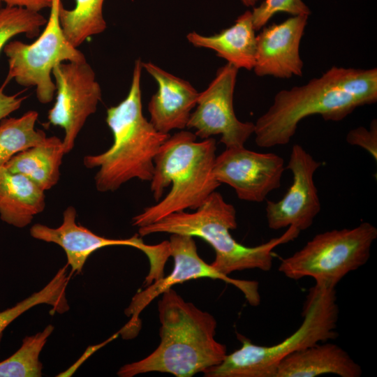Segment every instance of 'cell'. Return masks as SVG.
Masks as SVG:
<instances>
[{
    "mask_svg": "<svg viewBox=\"0 0 377 377\" xmlns=\"http://www.w3.org/2000/svg\"><path fill=\"white\" fill-rule=\"evenodd\" d=\"M238 68L227 63L218 69L207 88L199 94L195 110L187 124L201 139L221 135L226 148L244 147L254 133V124L237 119L233 96Z\"/></svg>",
    "mask_w": 377,
    "mask_h": 377,
    "instance_id": "8fae6325",
    "label": "cell"
},
{
    "mask_svg": "<svg viewBox=\"0 0 377 377\" xmlns=\"http://www.w3.org/2000/svg\"><path fill=\"white\" fill-rule=\"evenodd\" d=\"M321 163L301 145L293 146L286 169L293 174V183L277 202L267 201L268 227L279 230L293 226L298 230L308 229L319 214L321 205L313 176Z\"/></svg>",
    "mask_w": 377,
    "mask_h": 377,
    "instance_id": "4fadbf2b",
    "label": "cell"
},
{
    "mask_svg": "<svg viewBox=\"0 0 377 377\" xmlns=\"http://www.w3.org/2000/svg\"><path fill=\"white\" fill-rule=\"evenodd\" d=\"M283 12L294 15H311V10L302 0H264L251 11L256 31L261 29L276 13Z\"/></svg>",
    "mask_w": 377,
    "mask_h": 377,
    "instance_id": "4316f807",
    "label": "cell"
},
{
    "mask_svg": "<svg viewBox=\"0 0 377 377\" xmlns=\"http://www.w3.org/2000/svg\"><path fill=\"white\" fill-rule=\"evenodd\" d=\"M341 81L343 91L360 105L377 101V69H356L341 67Z\"/></svg>",
    "mask_w": 377,
    "mask_h": 377,
    "instance_id": "484cf974",
    "label": "cell"
},
{
    "mask_svg": "<svg viewBox=\"0 0 377 377\" xmlns=\"http://www.w3.org/2000/svg\"><path fill=\"white\" fill-rule=\"evenodd\" d=\"M44 191L29 178L0 167V219L22 228L45 207Z\"/></svg>",
    "mask_w": 377,
    "mask_h": 377,
    "instance_id": "d6986e66",
    "label": "cell"
},
{
    "mask_svg": "<svg viewBox=\"0 0 377 377\" xmlns=\"http://www.w3.org/2000/svg\"><path fill=\"white\" fill-rule=\"evenodd\" d=\"M285 169L281 156L251 151L244 146L226 148L216 156L213 172L216 181L231 186L239 199L261 202L281 186Z\"/></svg>",
    "mask_w": 377,
    "mask_h": 377,
    "instance_id": "7c38bea8",
    "label": "cell"
},
{
    "mask_svg": "<svg viewBox=\"0 0 377 377\" xmlns=\"http://www.w3.org/2000/svg\"><path fill=\"white\" fill-rule=\"evenodd\" d=\"M376 238L377 228L369 222L321 232L283 259L278 269L290 279L311 277L316 283L335 288L344 276L367 263Z\"/></svg>",
    "mask_w": 377,
    "mask_h": 377,
    "instance_id": "52a82bcc",
    "label": "cell"
},
{
    "mask_svg": "<svg viewBox=\"0 0 377 377\" xmlns=\"http://www.w3.org/2000/svg\"><path fill=\"white\" fill-rule=\"evenodd\" d=\"M338 316L335 288L316 283L306 295L303 321L293 334L269 346L253 344L238 334L242 346L202 374L205 377H274L279 364L285 357L316 343L334 339L338 335Z\"/></svg>",
    "mask_w": 377,
    "mask_h": 377,
    "instance_id": "5b68a950",
    "label": "cell"
},
{
    "mask_svg": "<svg viewBox=\"0 0 377 377\" xmlns=\"http://www.w3.org/2000/svg\"><path fill=\"white\" fill-rule=\"evenodd\" d=\"M242 3L247 7H252L256 5L258 0H241Z\"/></svg>",
    "mask_w": 377,
    "mask_h": 377,
    "instance_id": "4dcf8cb0",
    "label": "cell"
},
{
    "mask_svg": "<svg viewBox=\"0 0 377 377\" xmlns=\"http://www.w3.org/2000/svg\"><path fill=\"white\" fill-rule=\"evenodd\" d=\"M56 101L48 111L49 124L64 131L65 153L74 147L76 138L101 99V89L87 59L66 61L52 70Z\"/></svg>",
    "mask_w": 377,
    "mask_h": 377,
    "instance_id": "30bf717a",
    "label": "cell"
},
{
    "mask_svg": "<svg viewBox=\"0 0 377 377\" xmlns=\"http://www.w3.org/2000/svg\"><path fill=\"white\" fill-rule=\"evenodd\" d=\"M346 141L351 145L360 147L367 151L377 161V121L373 119L369 130L359 126L350 130L346 135Z\"/></svg>",
    "mask_w": 377,
    "mask_h": 377,
    "instance_id": "83f0119b",
    "label": "cell"
},
{
    "mask_svg": "<svg viewBox=\"0 0 377 377\" xmlns=\"http://www.w3.org/2000/svg\"><path fill=\"white\" fill-rule=\"evenodd\" d=\"M168 242L174 267L168 276L154 281L133 297L124 311L130 320L119 332L123 339H133L138 334L141 328L140 314L153 300L173 286L187 281L200 278L219 279L238 288L251 305L260 304L258 282L236 279L219 272L200 257L193 237L171 234Z\"/></svg>",
    "mask_w": 377,
    "mask_h": 377,
    "instance_id": "9c48e42d",
    "label": "cell"
},
{
    "mask_svg": "<svg viewBox=\"0 0 377 377\" xmlns=\"http://www.w3.org/2000/svg\"><path fill=\"white\" fill-rule=\"evenodd\" d=\"M1 1L7 6L23 7L38 12L50 8L52 4V0H1Z\"/></svg>",
    "mask_w": 377,
    "mask_h": 377,
    "instance_id": "f546056e",
    "label": "cell"
},
{
    "mask_svg": "<svg viewBox=\"0 0 377 377\" xmlns=\"http://www.w3.org/2000/svg\"><path fill=\"white\" fill-rule=\"evenodd\" d=\"M325 374L360 377L362 369L341 347L325 342L285 357L279 364L274 377H316Z\"/></svg>",
    "mask_w": 377,
    "mask_h": 377,
    "instance_id": "e0dca14e",
    "label": "cell"
},
{
    "mask_svg": "<svg viewBox=\"0 0 377 377\" xmlns=\"http://www.w3.org/2000/svg\"><path fill=\"white\" fill-rule=\"evenodd\" d=\"M142 68L158 83L148 104L149 121L163 133L186 128L200 93L186 80L151 62H142Z\"/></svg>",
    "mask_w": 377,
    "mask_h": 377,
    "instance_id": "2e32d148",
    "label": "cell"
},
{
    "mask_svg": "<svg viewBox=\"0 0 377 377\" xmlns=\"http://www.w3.org/2000/svg\"><path fill=\"white\" fill-rule=\"evenodd\" d=\"M38 113L29 110L17 118H4L0 121V167L17 153L44 142L45 132L36 128Z\"/></svg>",
    "mask_w": 377,
    "mask_h": 377,
    "instance_id": "603a6c76",
    "label": "cell"
},
{
    "mask_svg": "<svg viewBox=\"0 0 377 377\" xmlns=\"http://www.w3.org/2000/svg\"><path fill=\"white\" fill-rule=\"evenodd\" d=\"M8 81L6 80L0 87V121L13 112L17 110L22 105L26 96H20V93L8 95L4 92L5 87Z\"/></svg>",
    "mask_w": 377,
    "mask_h": 377,
    "instance_id": "f1b7e54d",
    "label": "cell"
},
{
    "mask_svg": "<svg viewBox=\"0 0 377 377\" xmlns=\"http://www.w3.org/2000/svg\"><path fill=\"white\" fill-rule=\"evenodd\" d=\"M72 273H68V265L60 268L55 276L41 290L33 293L15 305L0 311V344L5 329L27 310L38 304L51 306L52 313H64L70 306L66 289Z\"/></svg>",
    "mask_w": 377,
    "mask_h": 377,
    "instance_id": "7402d4cb",
    "label": "cell"
},
{
    "mask_svg": "<svg viewBox=\"0 0 377 377\" xmlns=\"http://www.w3.org/2000/svg\"><path fill=\"white\" fill-rule=\"evenodd\" d=\"M65 154L62 140L57 136L47 137L42 143L15 154L5 167L13 172L24 175L45 191L59 182Z\"/></svg>",
    "mask_w": 377,
    "mask_h": 377,
    "instance_id": "ffe728a7",
    "label": "cell"
},
{
    "mask_svg": "<svg viewBox=\"0 0 377 377\" xmlns=\"http://www.w3.org/2000/svg\"><path fill=\"white\" fill-rule=\"evenodd\" d=\"M2 6V2L0 0V6Z\"/></svg>",
    "mask_w": 377,
    "mask_h": 377,
    "instance_id": "1f68e13d",
    "label": "cell"
},
{
    "mask_svg": "<svg viewBox=\"0 0 377 377\" xmlns=\"http://www.w3.org/2000/svg\"><path fill=\"white\" fill-rule=\"evenodd\" d=\"M142 62L138 59L128 95L107 110L106 123L112 133V145L101 154L84 157L86 168H98L94 180L100 192L114 191L135 178L151 181L154 158L170 137L169 133L158 131L142 114Z\"/></svg>",
    "mask_w": 377,
    "mask_h": 377,
    "instance_id": "3957f363",
    "label": "cell"
},
{
    "mask_svg": "<svg viewBox=\"0 0 377 377\" xmlns=\"http://www.w3.org/2000/svg\"><path fill=\"white\" fill-rule=\"evenodd\" d=\"M186 38L196 47L214 50L218 57L238 69L251 71L254 67L256 35L250 10L239 15L231 27L215 35L202 36L192 31Z\"/></svg>",
    "mask_w": 377,
    "mask_h": 377,
    "instance_id": "ac0fdd59",
    "label": "cell"
},
{
    "mask_svg": "<svg viewBox=\"0 0 377 377\" xmlns=\"http://www.w3.org/2000/svg\"><path fill=\"white\" fill-rule=\"evenodd\" d=\"M53 331L54 326L48 325L43 331L24 337L20 348L0 362V377L41 376L40 353Z\"/></svg>",
    "mask_w": 377,
    "mask_h": 377,
    "instance_id": "cb8c5ba5",
    "label": "cell"
},
{
    "mask_svg": "<svg viewBox=\"0 0 377 377\" xmlns=\"http://www.w3.org/2000/svg\"><path fill=\"white\" fill-rule=\"evenodd\" d=\"M161 295L160 343L145 358L122 366L119 376L156 371L191 377L219 364L228 354L226 345L215 339L217 322L211 313L185 301L172 288Z\"/></svg>",
    "mask_w": 377,
    "mask_h": 377,
    "instance_id": "6da1fadb",
    "label": "cell"
},
{
    "mask_svg": "<svg viewBox=\"0 0 377 377\" xmlns=\"http://www.w3.org/2000/svg\"><path fill=\"white\" fill-rule=\"evenodd\" d=\"M61 0H52L50 15L42 34L31 44L10 40L4 47L8 63L6 80L34 87L38 101L50 103L56 93L52 70L66 61L86 59L83 53L65 36L59 21Z\"/></svg>",
    "mask_w": 377,
    "mask_h": 377,
    "instance_id": "ba28073f",
    "label": "cell"
},
{
    "mask_svg": "<svg viewBox=\"0 0 377 377\" xmlns=\"http://www.w3.org/2000/svg\"><path fill=\"white\" fill-rule=\"evenodd\" d=\"M105 0H75L72 9L61 4L59 21L68 40L78 47L89 37L103 32L107 27L103 17Z\"/></svg>",
    "mask_w": 377,
    "mask_h": 377,
    "instance_id": "44dd1931",
    "label": "cell"
},
{
    "mask_svg": "<svg viewBox=\"0 0 377 377\" xmlns=\"http://www.w3.org/2000/svg\"><path fill=\"white\" fill-rule=\"evenodd\" d=\"M196 138L192 132L181 131L161 145L150 181L157 203L133 216V226H145L187 209L195 210L220 186L213 172L216 140L198 142Z\"/></svg>",
    "mask_w": 377,
    "mask_h": 377,
    "instance_id": "7a4b0ae2",
    "label": "cell"
},
{
    "mask_svg": "<svg viewBox=\"0 0 377 377\" xmlns=\"http://www.w3.org/2000/svg\"><path fill=\"white\" fill-rule=\"evenodd\" d=\"M47 19L40 12L23 7L0 6V54L6 45L17 35L37 36Z\"/></svg>",
    "mask_w": 377,
    "mask_h": 377,
    "instance_id": "d4e9b609",
    "label": "cell"
},
{
    "mask_svg": "<svg viewBox=\"0 0 377 377\" xmlns=\"http://www.w3.org/2000/svg\"><path fill=\"white\" fill-rule=\"evenodd\" d=\"M77 212L68 206L63 212V221L57 228L36 223L30 228L34 239L60 246L66 253L71 273L80 274L89 256L103 247L128 246L143 252L147 248L138 234L128 239H110L99 236L76 222Z\"/></svg>",
    "mask_w": 377,
    "mask_h": 377,
    "instance_id": "9a60e30c",
    "label": "cell"
},
{
    "mask_svg": "<svg viewBox=\"0 0 377 377\" xmlns=\"http://www.w3.org/2000/svg\"><path fill=\"white\" fill-rule=\"evenodd\" d=\"M236 228L235 207L215 191L193 212L182 211L171 214L155 223L138 228V235L144 237L169 233L200 237L214 250L215 258L212 266L228 276L233 272L245 269L270 270L273 250L295 239L300 232L295 227L289 226L279 237L256 246H246L231 235L230 230Z\"/></svg>",
    "mask_w": 377,
    "mask_h": 377,
    "instance_id": "277c9868",
    "label": "cell"
},
{
    "mask_svg": "<svg viewBox=\"0 0 377 377\" xmlns=\"http://www.w3.org/2000/svg\"><path fill=\"white\" fill-rule=\"evenodd\" d=\"M359 106L341 87L340 67L332 66L304 85L277 92L254 124L256 144L263 148L287 145L305 117L320 114L325 121H339Z\"/></svg>",
    "mask_w": 377,
    "mask_h": 377,
    "instance_id": "8992f818",
    "label": "cell"
},
{
    "mask_svg": "<svg viewBox=\"0 0 377 377\" xmlns=\"http://www.w3.org/2000/svg\"><path fill=\"white\" fill-rule=\"evenodd\" d=\"M306 15H294L279 24L263 27L256 36L255 65L259 77L287 79L302 76L300 45L307 24Z\"/></svg>",
    "mask_w": 377,
    "mask_h": 377,
    "instance_id": "5bb4252c",
    "label": "cell"
}]
</instances>
